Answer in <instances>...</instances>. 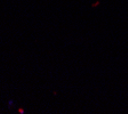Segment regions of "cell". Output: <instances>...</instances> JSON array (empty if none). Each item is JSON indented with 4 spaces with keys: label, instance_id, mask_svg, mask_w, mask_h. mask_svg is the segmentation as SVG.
<instances>
[{
    "label": "cell",
    "instance_id": "cell-1",
    "mask_svg": "<svg viewBox=\"0 0 128 114\" xmlns=\"http://www.w3.org/2000/svg\"><path fill=\"white\" fill-rule=\"evenodd\" d=\"M14 105H15V101H14L13 98H9L7 101V107H8V110H12L14 107Z\"/></svg>",
    "mask_w": 128,
    "mask_h": 114
},
{
    "label": "cell",
    "instance_id": "cell-2",
    "mask_svg": "<svg viewBox=\"0 0 128 114\" xmlns=\"http://www.w3.org/2000/svg\"><path fill=\"white\" fill-rule=\"evenodd\" d=\"M18 113H20V114H24V113H25V111H24L23 109H20V110H18Z\"/></svg>",
    "mask_w": 128,
    "mask_h": 114
}]
</instances>
